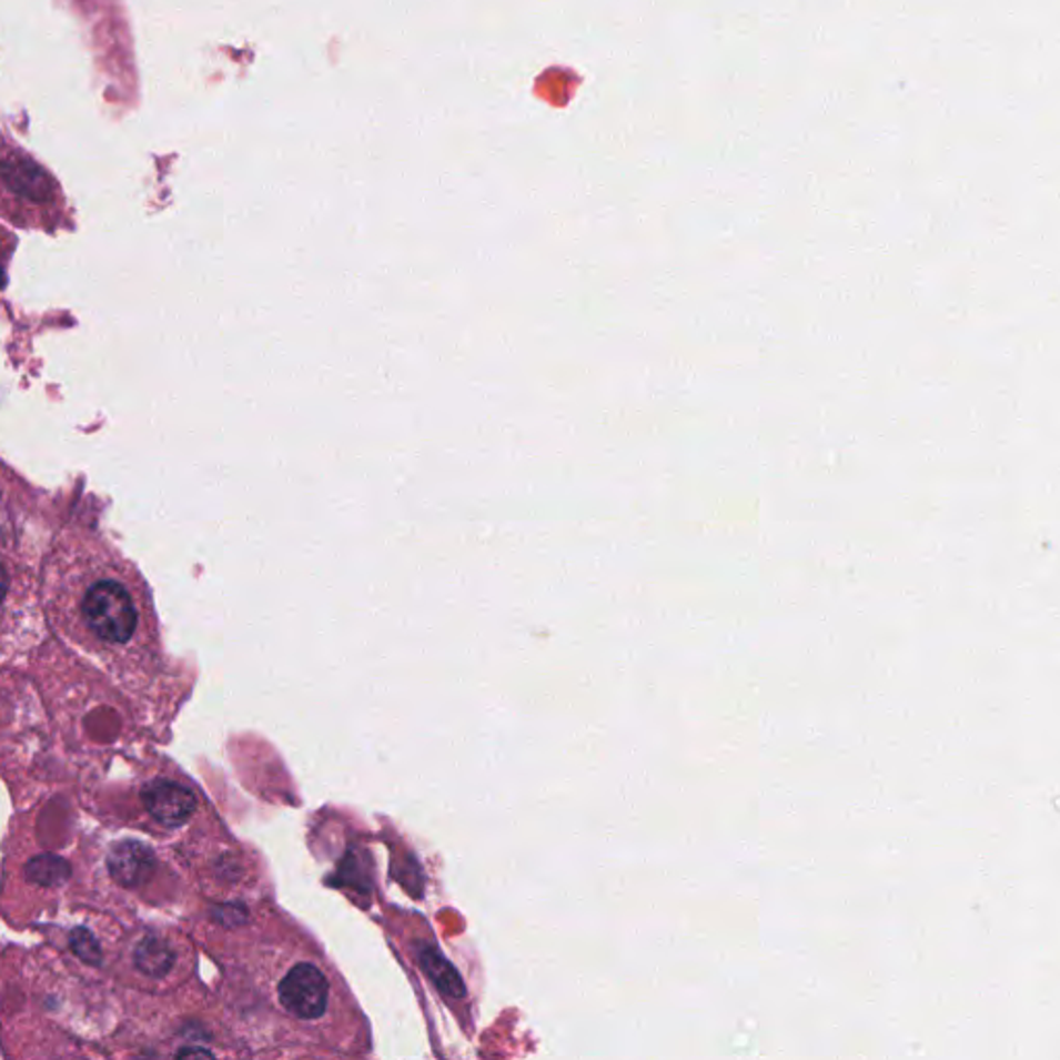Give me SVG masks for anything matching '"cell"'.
<instances>
[{
	"instance_id": "52a82bcc",
	"label": "cell",
	"mask_w": 1060,
	"mask_h": 1060,
	"mask_svg": "<svg viewBox=\"0 0 1060 1060\" xmlns=\"http://www.w3.org/2000/svg\"><path fill=\"white\" fill-rule=\"evenodd\" d=\"M4 284V272H2V265H0V286Z\"/></svg>"
},
{
	"instance_id": "3957f363",
	"label": "cell",
	"mask_w": 1060,
	"mask_h": 1060,
	"mask_svg": "<svg viewBox=\"0 0 1060 1060\" xmlns=\"http://www.w3.org/2000/svg\"><path fill=\"white\" fill-rule=\"evenodd\" d=\"M277 1000L286 1013L301 1021L322 1019L330 1002V982L317 966L296 963L277 983Z\"/></svg>"
},
{
	"instance_id": "8992f818",
	"label": "cell",
	"mask_w": 1060,
	"mask_h": 1060,
	"mask_svg": "<svg viewBox=\"0 0 1060 1060\" xmlns=\"http://www.w3.org/2000/svg\"><path fill=\"white\" fill-rule=\"evenodd\" d=\"M11 597V572L7 568V564L2 562L0 557V609L4 607V603Z\"/></svg>"
},
{
	"instance_id": "6da1fadb",
	"label": "cell",
	"mask_w": 1060,
	"mask_h": 1060,
	"mask_svg": "<svg viewBox=\"0 0 1060 1060\" xmlns=\"http://www.w3.org/2000/svg\"><path fill=\"white\" fill-rule=\"evenodd\" d=\"M75 626L85 646L110 659L133 657L141 646L143 605L131 581L114 572H100L83 581L75 599Z\"/></svg>"
},
{
	"instance_id": "5b68a950",
	"label": "cell",
	"mask_w": 1060,
	"mask_h": 1060,
	"mask_svg": "<svg viewBox=\"0 0 1060 1060\" xmlns=\"http://www.w3.org/2000/svg\"><path fill=\"white\" fill-rule=\"evenodd\" d=\"M421 963H423L425 971L430 973L431 980L437 983L444 992L452 995V997H462V995H464V986H462L458 973L450 968V963H447L442 955H437L435 951H431V949H423Z\"/></svg>"
},
{
	"instance_id": "277c9868",
	"label": "cell",
	"mask_w": 1060,
	"mask_h": 1060,
	"mask_svg": "<svg viewBox=\"0 0 1060 1060\" xmlns=\"http://www.w3.org/2000/svg\"><path fill=\"white\" fill-rule=\"evenodd\" d=\"M145 806L166 827H181L195 812L198 799L183 785L160 781L145 791Z\"/></svg>"
},
{
	"instance_id": "7a4b0ae2",
	"label": "cell",
	"mask_w": 1060,
	"mask_h": 1060,
	"mask_svg": "<svg viewBox=\"0 0 1060 1060\" xmlns=\"http://www.w3.org/2000/svg\"><path fill=\"white\" fill-rule=\"evenodd\" d=\"M61 200L54 176L0 131V212L16 222H36L52 214Z\"/></svg>"
}]
</instances>
